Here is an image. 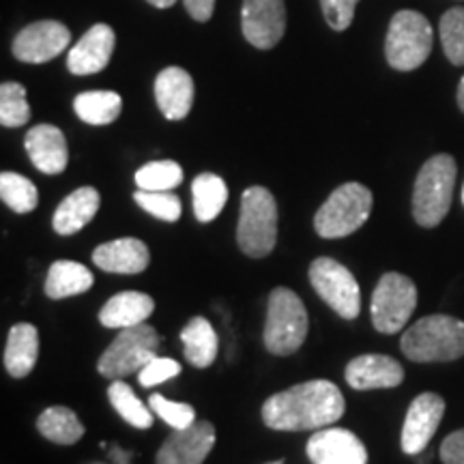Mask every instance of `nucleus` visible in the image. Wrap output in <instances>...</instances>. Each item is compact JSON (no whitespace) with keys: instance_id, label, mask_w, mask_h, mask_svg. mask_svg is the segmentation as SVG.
Here are the masks:
<instances>
[{"instance_id":"24","label":"nucleus","mask_w":464,"mask_h":464,"mask_svg":"<svg viewBox=\"0 0 464 464\" xmlns=\"http://www.w3.org/2000/svg\"><path fill=\"white\" fill-rule=\"evenodd\" d=\"M95 277L84 265L75 260H56L45 276V295L50 299H67L82 295L92 286Z\"/></svg>"},{"instance_id":"33","label":"nucleus","mask_w":464,"mask_h":464,"mask_svg":"<svg viewBox=\"0 0 464 464\" xmlns=\"http://www.w3.org/2000/svg\"><path fill=\"white\" fill-rule=\"evenodd\" d=\"M31 121L26 89L20 82H3L0 86V123L3 127H22Z\"/></svg>"},{"instance_id":"25","label":"nucleus","mask_w":464,"mask_h":464,"mask_svg":"<svg viewBox=\"0 0 464 464\" xmlns=\"http://www.w3.org/2000/svg\"><path fill=\"white\" fill-rule=\"evenodd\" d=\"M185 359L194 368H208L218 359V334L213 324L202 316H194L181 332Z\"/></svg>"},{"instance_id":"29","label":"nucleus","mask_w":464,"mask_h":464,"mask_svg":"<svg viewBox=\"0 0 464 464\" xmlns=\"http://www.w3.org/2000/svg\"><path fill=\"white\" fill-rule=\"evenodd\" d=\"M108 398H110V404L114 406L116 413L123 417L130 426L138 428V430H147V428L153 426V420H155L153 409L147 404H142V400L136 396V392H133L127 382L123 381L110 382Z\"/></svg>"},{"instance_id":"27","label":"nucleus","mask_w":464,"mask_h":464,"mask_svg":"<svg viewBox=\"0 0 464 464\" xmlns=\"http://www.w3.org/2000/svg\"><path fill=\"white\" fill-rule=\"evenodd\" d=\"M73 110L78 119L84 121V123L110 125L121 116L123 100L114 91H86L75 97Z\"/></svg>"},{"instance_id":"4","label":"nucleus","mask_w":464,"mask_h":464,"mask_svg":"<svg viewBox=\"0 0 464 464\" xmlns=\"http://www.w3.org/2000/svg\"><path fill=\"white\" fill-rule=\"evenodd\" d=\"M237 243L249 258H265L277 243V202L266 188L254 185L241 196Z\"/></svg>"},{"instance_id":"18","label":"nucleus","mask_w":464,"mask_h":464,"mask_svg":"<svg viewBox=\"0 0 464 464\" xmlns=\"http://www.w3.org/2000/svg\"><path fill=\"white\" fill-rule=\"evenodd\" d=\"M24 149L33 166L44 174H61L67 168L69 149L65 133L56 125L42 123L28 130Z\"/></svg>"},{"instance_id":"11","label":"nucleus","mask_w":464,"mask_h":464,"mask_svg":"<svg viewBox=\"0 0 464 464\" xmlns=\"http://www.w3.org/2000/svg\"><path fill=\"white\" fill-rule=\"evenodd\" d=\"M445 415V400L439 393L426 392L417 396L406 411L402 426V451L409 456H420L426 451L434 434H437L440 421Z\"/></svg>"},{"instance_id":"43","label":"nucleus","mask_w":464,"mask_h":464,"mask_svg":"<svg viewBox=\"0 0 464 464\" xmlns=\"http://www.w3.org/2000/svg\"><path fill=\"white\" fill-rule=\"evenodd\" d=\"M269 464H284L282 460H277V462H269Z\"/></svg>"},{"instance_id":"21","label":"nucleus","mask_w":464,"mask_h":464,"mask_svg":"<svg viewBox=\"0 0 464 464\" xmlns=\"http://www.w3.org/2000/svg\"><path fill=\"white\" fill-rule=\"evenodd\" d=\"M153 310L155 301L147 293L125 290V293L114 295L106 301V305L100 312V323L108 329L136 327V324L147 323Z\"/></svg>"},{"instance_id":"28","label":"nucleus","mask_w":464,"mask_h":464,"mask_svg":"<svg viewBox=\"0 0 464 464\" xmlns=\"http://www.w3.org/2000/svg\"><path fill=\"white\" fill-rule=\"evenodd\" d=\"M37 430L56 445H73L84 437V426L67 406H50L37 420Z\"/></svg>"},{"instance_id":"12","label":"nucleus","mask_w":464,"mask_h":464,"mask_svg":"<svg viewBox=\"0 0 464 464\" xmlns=\"http://www.w3.org/2000/svg\"><path fill=\"white\" fill-rule=\"evenodd\" d=\"M241 28L254 48L271 50L286 31V5L284 0H243Z\"/></svg>"},{"instance_id":"37","label":"nucleus","mask_w":464,"mask_h":464,"mask_svg":"<svg viewBox=\"0 0 464 464\" xmlns=\"http://www.w3.org/2000/svg\"><path fill=\"white\" fill-rule=\"evenodd\" d=\"M359 0H321V7L324 14V20L327 24L334 28V31H346L351 26L353 17H355Z\"/></svg>"},{"instance_id":"31","label":"nucleus","mask_w":464,"mask_h":464,"mask_svg":"<svg viewBox=\"0 0 464 464\" xmlns=\"http://www.w3.org/2000/svg\"><path fill=\"white\" fill-rule=\"evenodd\" d=\"M183 183V168L172 160L150 161L136 172L138 189L172 191Z\"/></svg>"},{"instance_id":"42","label":"nucleus","mask_w":464,"mask_h":464,"mask_svg":"<svg viewBox=\"0 0 464 464\" xmlns=\"http://www.w3.org/2000/svg\"><path fill=\"white\" fill-rule=\"evenodd\" d=\"M462 205H464V185H462Z\"/></svg>"},{"instance_id":"30","label":"nucleus","mask_w":464,"mask_h":464,"mask_svg":"<svg viewBox=\"0 0 464 464\" xmlns=\"http://www.w3.org/2000/svg\"><path fill=\"white\" fill-rule=\"evenodd\" d=\"M0 198L15 213H31L39 205V191L33 181L17 172L0 174Z\"/></svg>"},{"instance_id":"41","label":"nucleus","mask_w":464,"mask_h":464,"mask_svg":"<svg viewBox=\"0 0 464 464\" xmlns=\"http://www.w3.org/2000/svg\"><path fill=\"white\" fill-rule=\"evenodd\" d=\"M456 100H458V106H460V110L464 112V75H462L460 84H458V95H456Z\"/></svg>"},{"instance_id":"40","label":"nucleus","mask_w":464,"mask_h":464,"mask_svg":"<svg viewBox=\"0 0 464 464\" xmlns=\"http://www.w3.org/2000/svg\"><path fill=\"white\" fill-rule=\"evenodd\" d=\"M147 3H150L153 7H158V9H168V7H172L177 0H147Z\"/></svg>"},{"instance_id":"16","label":"nucleus","mask_w":464,"mask_h":464,"mask_svg":"<svg viewBox=\"0 0 464 464\" xmlns=\"http://www.w3.org/2000/svg\"><path fill=\"white\" fill-rule=\"evenodd\" d=\"M116 34L108 24H95L67 54V69L73 75L100 73L112 58Z\"/></svg>"},{"instance_id":"34","label":"nucleus","mask_w":464,"mask_h":464,"mask_svg":"<svg viewBox=\"0 0 464 464\" xmlns=\"http://www.w3.org/2000/svg\"><path fill=\"white\" fill-rule=\"evenodd\" d=\"M138 207H142L144 211L150 213L153 218L161 219V222H179L183 213V205L179 200V196L170 194V191H147L138 189L133 194Z\"/></svg>"},{"instance_id":"5","label":"nucleus","mask_w":464,"mask_h":464,"mask_svg":"<svg viewBox=\"0 0 464 464\" xmlns=\"http://www.w3.org/2000/svg\"><path fill=\"white\" fill-rule=\"evenodd\" d=\"M307 312L304 301L290 288H274L266 304L265 346L271 355L286 357L297 353L307 338Z\"/></svg>"},{"instance_id":"20","label":"nucleus","mask_w":464,"mask_h":464,"mask_svg":"<svg viewBox=\"0 0 464 464\" xmlns=\"http://www.w3.org/2000/svg\"><path fill=\"white\" fill-rule=\"evenodd\" d=\"M92 263L108 274H123L136 276L142 274L150 263V252L140 239L125 237L110 243H102L92 252Z\"/></svg>"},{"instance_id":"22","label":"nucleus","mask_w":464,"mask_h":464,"mask_svg":"<svg viewBox=\"0 0 464 464\" xmlns=\"http://www.w3.org/2000/svg\"><path fill=\"white\" fill-rule=\"evenodd\" d=\"M100 211V191L95 188H80L72 191L54 211L52 226L58 235H75Z\"/></svg>"},{"instance_id":"13","label":"nucleus","mask_w":464,"mask_h":464,"mask_svg":"<svg viewBox=\"0 0 464 464\" xmlns=\"http://www.w3.org/2000/svg\"><path fill=\"white\" fill-rule=\"evenodd\" d=\"M69 42H72V33L61 22H34V24H28L17 33V37L14 39V56L22 63L42 65V63H48L61 52H65L69 48Z\"/></svg>"},{"instance_id":"6","label":"nucleus","mask_w":464,"mask_h":464,"mask_svg":"<svg viewBox=\"0 0 464 464\" xmlns=\"http://www.w3.org/2000/svg\"><path fill=\"white\" fill-rule=\"evenodd\" d=\"M372 191L362 183H344L323 202L314 216V228L323 239H342L368 222L372 213Z\"/></svg>"},{"instance_id":"17","label":"nucleus","mask_w":464,"mask_h":464,"mask_svg":"<svg viewBox=\"0 0 464 464\" xmlns=\"http://www.w3.org/2000/svg\"><path fill=\"white\" fill-rule=\"evenodd\" d=\"M346 382L353 390H393L404 381V368L390 355H359L346 365Z\"/></svg>"},{"instance_id":"1","label":"nucleus","mask_w":464,"mask_h":464,"mask_svg":"<svg viewBox=\"0 0 464 464\" xmlns=\"http://www.w3.org/2000/svg\"><path fill=\"white\" fill-rule=\"evenodd\" d=\"M346 402L340 387L332 381L316 379L284 390L263 404L266 428L280 432L321 430L334 426L344 415Z\"/></svg>"},{"instance_id":"32","label":"nucleus","mask_w":464,"mask_h":464,"mask_svg":"<svg viewBox=\"0 0 464 464\" xmlns=\"http://www.w3.org/2000/svg\"><path fill=\"white\" fill-rule=\"evenodd\" d=\"M440 44H443L445 56L451 65H464V7H454L445 11L439 24Z\"/></svg>"},{"instance_id":"19","label":"nucleus","mask_w":464,"mask_h":464,"mask_svg":"<svg viewBox=\"0 0 464 464\" xmlns=\"http://www.w3.org/2000/svg\"><path fill=\"white\" fill-rule=\"evenodd\" d=\"M155 102L168 121H183L194 106V80L181 67H166L155 78Z\"/></svg>"},{"instance_id":"8","label":"nucleus","mask_w":464,"mask_h":464,"mask_svg":"<svg viewBox=\"0 0 464 464\" xmlns=\"http://www.w3.org/2000/svg\"><path fill=\"white\" fill-rule=\"evenodd\" d=\"M434 33L430 22L420 11H398L392 17L385 39L387 63L396 72H413L428 61L432 52Z\"/></svg>"},{"instance_id":"10","label":"nucleus","mask_w":464,"mask_h":464,"mask_svg":"<svg viewBox=\"0 0 464 464\" xmlns=\"http://www.w3.org/2000/svg\"><path fill=\"white\" fill-rule=\"evenodd\" d=\"M310 282L324 304H327L335 314L355 321L362 312V290L351 269L338 260L321 256L310 265Z\"/></svg>"},{"instance_id":"14","label":"nucleus","mask_w":464,"mask_h":464,"mask_svg":"<svg viewBox=\"0 0 464 464\" xmlns=\"http://www.w3.org/2000/svg\"><path fill=\"white\" fill-rule=\"evenodd\" d=\"M216 448V426L196 421L185 430H174L164 440L155 464H202Z\"/></svg>"},{"instance_id":"15","label":"nucleus","mask_w":464,"mask_h":464,"mask_svg":"<svg viewBox=\"0 0 464 464\" xmlns=\"http://www.w3.org/2000/svg\"><path fill=\"white\" fill-rule=\"evenodd\" d=\"M312 464H368V450L344 428H321L305 445Z\"/></svg>"},{"instance_id":"3","label":"nucleus","mask_w":464,"mask_h":464,"mask_svg":"<svg viewBox=\"0 0 464 464\" xmlns=\"http://www.w3.org/2000/svg\"><path fill=\"white\" fill-rule=\"evenodd\" d=\"M456 174V160L448 153L434 155L421 166L413 188V218L421 228H434L448 218Z\"/></svg>"},{"instance_id":"36","label":"nucleus","mask_w":464,"mask_h":464,"mask_svg":"<svg viewBox=\"0 0 464 464\" xmlns=\"http://www.w3.org/2000/svg\"><path fill=\"white\" fill-rule=\"evenodd\" d=\"M181 374V365H179L170 357H155L144 365V368L138 372V382L142 387H155L161 385V382L174 379V376Z\"/></svg>"},{"instance_id":"38","label":"nucleus","mask_w":464,"mask_h":464,"mask_svg":"<svg viewBox=\"0 0 464 464\" xmlns=\"http://www.w3.org/2000/svg\"><path fill=\"white\" fill-rule=\"evenodd\" d=\"M439 451L443 464H464V428L448 434Z\"/></svg>"},{"instance_id":"7","label":"nucleus","mask_w":464,"mask_h":464,"mask_svg":"<svg viewBox=\"0 0 464 464\" xmlns=\"http://www.w3.org/2000/svg\"><path fill=\"white\" fill-rule=\"evenodd\" d=\"M160 344L158 329L150 327L149 323L121 329L97 362V370L110 381H123L140 372L150 359L158 357Z\"/></svg>"},{"instance_id":"26","label":"nucleus","mask_w":464,"mask_h":464,"mask_svg":"<svg viewBox=\"0 0 464 464\" xmlns=\"http://www.w3.org/2000/svg\"><path fill=\"white\" fill-rule=\"evenodd\" d=\"M191 194H194L196 219L208 224L224 211L226 200H228V185L218 174L202 172L191 183Z\"/></svg>"},{"instance_id":"35","label":"nucleus","mask_w":464,"mask_h":464,"mask_svg":"<svg viewBox=\"0 0 464 464\" xmlns=\"http://www.w3.org/2000/svg\"><path fill=\"white\" fill-rule=\"evenodd\" d=\"M149 406L160 420H164V423L174 428V430H185L191 423H196V411L191 404L172 402V400L160 396V393H153L149 398Z\"/></svg>"},{"instance_id":"39","label":"nucleus","mask_w":464,"mask_h":464,"mask_svg":"<svg viewBox=\"0 0 464 464\" xmlns=\"http://www.w3.org/2000/svg\"><path fill=\"white\" fill-rule=\"evenodd\" d=\"M183 5L196 22H208L216 9V0H183Z\"/></svg>"},{"instance_id":"9","label":"nucleus","mask_w":464,"mask_h":464,"mask_svg":"<svg viewBox=\"0 0 464 464\" xmlns=\"http://www.w3.org/2000/svg\"><path fill=\"white\" fill-rule=\"evenodd\" d=\"M417 307V286L402 274H385L376 284L370 304L372 324L381 334H398L406 327Z\"/></svg>"},{"instance_id":"2","label":"nucleus","mask_w":464,"mask_h":464,"mask_svg":"<svg viewBox=\"0 0 464 464\" xmlns=\"http://www.w3.org/2000/svg\"><path fill=\"white\" fill-rule=\"evenodd\" d=\"M400 348L415 363H443L464 357V323L448 314L421 318L406 329Z\"/></svg>"},{"instance_id":"23","label":"nucleus","mask_w":464,"mask_h":464,"mask_svg":"<svg viewBox=\"0 0 464 464\" xmlns=\"http://www.w3.org/2000/svg\"><path fill=\"white\" fill-rule=\"evenodd\" d=\"M39 357V332L31 323H17L11 327L5 348V368L14 379H24L33 372Z\"/></svg>"}]
</instances>
